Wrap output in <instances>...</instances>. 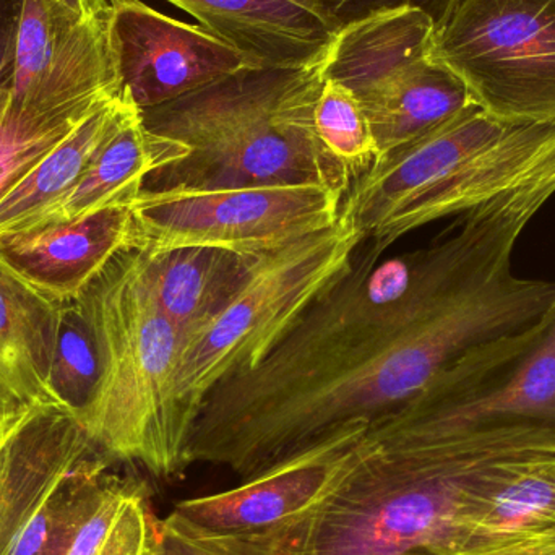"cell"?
Returning <instances> with one entry per match:
<instances>
[{
  "mask_svg": "<svg viewBox=\"0 0 555 555\" xmlns=\"http://www.w3.org/2000/svg\"><path fill=\"white\" fill-rule=\"evenodd\" d=\"M554 194L555 175L514 189L403 256L364 241L257 367L208 393L191 466L262 475L400 410L472 349L534 325L555 281L515 276L512 254Z\"/></svg>",
  "mask_w": 555,
  "mask_h": 555,
  "instance_id": "cell-1",
  "label": "cell"
},
{
  "mask_svg": "<svg viewBox=\"0 0 555 555\" xmlns=\"http://www.w3.org/2000/svg\"><path fill=\"white\" fill-rule=\"evenodd\" d=\"M551 453V427L434 429L387 414L369 424L345 481L294 528L296 554L481 555L541 541H492L482 515L508 479Z\"/></svg>",
  "mask_w": 555,
  "mask_h": 555,
  "instance_id": "cell-2",
  "label": "cell"
},
{
  "mask_svg": "<svg viewBox=\"0 0 555 555\" xmlns=\"http://www.w3.org/2000/svg\"><path fill=\"white\" fill-rule=\"evenodd\" d=\"M325 57L302 68H244L142 111L149 130L188 149L181 162L153 172L145 189L315 184L345 201L351 178L315 130Z\"/></svg>",
  "mask_w": 555,
  "mask_h": 555,
  "instance_id": "cell-3",
  "label": "cell"
},
{
  "mask_svg": "<svg viewBox=\"0 0 555 555\" xmlns=\"http://www.w3.org/2000/svg\"><path fill=\"white\" fill-rule=\"evenodd\" d=\"M74 302L98 351L96 385L78 414L88 436L113 462L181 479L194 427L178 397L185 343L159 307L139 253L120 254Z\"/></svg>",
  "mask_w": 555,
  "mask_h": 555,
  "instance_id": "cell-4",
  "label": "cell"
},
{
  "mask_svg": "<svg viewBox=\"0 0 555 555\" xmlns=\"http://www.w3.org/2000/svg\"><path fill=\"white\" fill-rule=\"evenodd\" d=\"M555 175V120L508 122L472 103L378 159L352 182L341 211L375 249Z\"/></svg>",
  "mask_w": 555,
  "mask_h": 555,
  "instance_id": "cell-5",
  "label": "cell"
},
{
  "mask_svg": "<svg viewBox=\"0 0 555 555\" xmlns=\"http://www.w3.org/2000/svg\"><path fill=\"white\" fill-rule=\"evenodd\" d=\"M362 243L361 231L341 211L333 227L259 257L243 289L185 346L178 397L194 424L208 393L257 367L310 304L349 269Z\"/></svg>",
  "mask_w": 555,
  "mask_h": 555,
  "instance_id": "cell-6",
  "label": "cell"
},
{
  "mask_svg": "<svg viewBox=\"0 0 555 555\" xmlns=\"http://www.w3.org/2000/svg\"><path fill=\"white\" fill-rule=\"evenodd\" d=\"M430 57L508 122L555 120V0H453Z\"/></svg>",
  "mask_w": 555,
  "mask_h": 555,
  "instance_id": "cell-7",
  "label": "cell"
},
{
  "mask_svg": "<svg viewBox=\"0 0 555 555\" xmlns=\"http://www.w3.org/2000/svg\"><path fill=\"white\" fill-rule=\"evenodd\" d=\"M343 198L315 184L149 191L132 204L135 250L215 247L262 256L333 227Z\"/></svg>",
  "mask_w": 555,
  "mask_h": 555,
  "instance_id": "cell-8",
  "label": "cell"
},
{
  "mask_svg": "<svg viewBox=\"0 0 555 555\" xmlns=\"http://www.w3.org/2000/svg\"><path fill=\"white\" fill-rule=\"evenodd\" d=\"M390 414L434 429H555V300L534 325L466 352Z\"/></svg>",
  "mask_w": 555,
  "mask_h": 555,
  "instance_id": "cell-9",
  "label": "cell"
},
{
  "mask_svg": "<svg viewBox=\"0 0 555 555\" xmlns=\"http://www.w3.org/2000/svg\"><path fill=\"white\" fill-rule=\"evenodd\" d=\"M367 427H351L236 488L178 502L171 514L201 533L218 537H256L296 527L354 468Z\"/></svg>",
  "mask_w": 555,
  "mask_h": 555,
  "instance_id": "cell-10",
  "label": "cell"
},
{
  "mask_svg": "<svg viewBox=\"0 0 555 555\" xmlns=\"http://www.w3.org/2000/svg\"><path fill=\"white\" fill-rule=\"evenodd\" d=\"M109 41L120 93L142 111L257 68L202 26L163 15L142 0H111Z\"/></svg>",
  "mask_w": 555,
  "mask_h": 555,
  "instance_id": "cell-11",
  "label": "cell"
},
{
  "mask_svg": "<svg viewBox=\"0 0 555 555\" xmlns=\"http://www.w3.org/2000/svg\"><path fill=\"white\" fill-rule=\"evenodd\" d=\"M119 94L109 10L78 22L54 0H23L12 81L16 106L52 113Z\"/></svg>",
  "mask_w": 555,
  "mask_h": 555,
  "instance_id": "cell-12",
  "label": "cell"
},
{
  "mask_svg": "<svg viewBox=\"0 0 555 555\" xmlns=\"http://www.w3.org/2000/svg\"><path fill=\"white\" fill-rule=\"evenodd\" d=\"M98 455L65 404H41L0 426V555H12L48 499Z\"/></svg>",
  "mask_w": 555,
  "mask_h": 555,
  "instance_id": "cell-13",
  "label": "cell"
},
{
  "mask_svg": "<svg viewBox=\"0 0 555 555\" xmlns=\"http://www.w3.org/2000/svg\"><path fill=\"white\" fill-rule=\"evenodd\" d=\"M126 250H135L132 205L0 236L2 259L62 306L77 300Z\"/></svg>",
  "mask_w": 555,
  "mask_h": 555,
  "instance_id": "cell-14",
  "label": "cell"
},
{
  "mask_svg": "<svg viewBox=\"0 0 555 555\" xmlns=\"http://www.w3.org/2000/svg\"><path fill=\"white\" fill-rule=\"evenodd\" d=\"M257 68L322 61L341 26L319 0H166Z\"/></svg>",
  "mask_w": 555,
  "mask_h": 555,
  "instance_id": "cell-15",
  "label": "cell"
},
{
  "mask_svg": "<svg viewBox=\"0 0 555 555\" xmlns=\"http://www.w3.org/2000/svg\"><path fill=\"white\" fill-rule=\"evenodd\" d=\"M64 306L39 293L0 256V426L41 404H64L51 367Z\"/></svg>",
  "mask_w": 555,
  "mask_h": 555,
  "instance_id": "cell-16",
  "label": "cell"
},
{
  "mask_svg": "<svg viewBox=\"0 0 555 555\" xmlns=\"http://www.w3.org/2000/svg\"><path fill=\"white\" fill-rule=\"evenodd\" d=\"M184 156L188 149L181 142L149 130L142 109L133 103L77 185L29 230L72 223L107 208L132 205L153 172Z\"/></svg>",
  "mask_w": 555,
  "mask_h": 555,
  "instance_id": "cell-17",
  "label": "cell"
},
{
  "mask_svg": "<svg viewBox=\"0 0 555 555\" xmlns=\"http://www.w3.org/2000/svg\"><path fill=\"white\" fill-rule=\"evenodd\" d=\"M137 253L159 307L185 346L227 309L260 257L215 247Z\"/></svg>",
  "mask_w": 555,
  "mask_h": 555,
  "instance_id": "cell-18",
  "label": "cell"
},
{
  "mask_svg": "<svg viewBox=\"0 0 555 555\" xmlns=\"http://www.w3.org/2000/svg\"><path fill=\"white\" fill-rule=\"evenodd\" d=\"M436 23L423 10H388L339 29L323 64L326 80L362 98L433 48Z\"/></svg>",
  "mask_w": 555,
  "mask_h": 555,
  "instance_id": "cell-19",
  "label": "cell"
},
{
  "mask_svg": "<svg viewBox=\"0 0 555 555\" xmlns=\"http://www.w3.org/2000/svg\"><path fill=\"white\" fill-rule=\"evenodd\" d=\"M358 100L371 124L378 159L475 103L465 83L430 54Z\"/></svg>",
  "mask_w": 555,
  "mask_h": 555,
  "instance_id": "cell-20",
  "label": "cell"
},
{
  "mask_svg": "<svg viewBox=\"0 0 555 555\" xmlns=\"http://www.w3.org/2000/svg\"><path fill=\"white\" fill-rule=\"evenodd\" d=\"M133 101L126 93L94 107L16 188L0 201V236L29 230L80 181Z\"/></svg>",
  "mask_w": 555,
  "mask_h": 555,
  "instance_id": "cell-21",
  "label": "cell"
},
{
  "mask_svg": "<svg viewBox=\"0 0 555 555\" xmlns=\"http://www.w3.org/2000/svg\"><path fill=\"white\" fill-rule=\"evenodd\" d=\"M159 534L145 486L113 473L65 555H158Z\"/></svg>",
  "mask_w": 555,
  "mask_h": 555,
  "instance_id": "cell-22",
  "label": "cell"
},
{
  "mask_svg": "<svg viewBox=\"0 0 555 555\" xmlns=\"http://www.w3.org/2000/svg\"><path fill=\"white\" fill-rule=\"evenodd\" d=\"M104 101L36 113L13 103L12 87L3 90L0 93V201Z\"/></svg>",
  "mask_w": 555,
  "mask_h": 555,
  "instance_id": "cell-23",
  "label": "cell"
},
{
  "mask_svg": "<svg viewBox=\"0 0 555 555\" xmlns=\"http://www.w3.org/2000/svg\"><path fill=\"white\" fill-rule=\"evenodd\" d=\"M315 130L323 149L345 168L352 182L378 159L377 143L361 101L338 81H323L315 106Z\"/></svg>",
  "mask_w": 555,
  "mask_h": 555,
  "instance_id": "cell-24",
  "label": "cell"
},
{
  "mask_svg": "<svg viewBox=\"0 0 555 555\" xmlns=\"http://www.w3.org/2000/svg\"><path fill=\"white\" fill-rule=\"evenodd\" d=\"M98 380L93 333L77 302L65 304L51 367V387L61 403L80 414Z\"/></svg>",
  "mask_w": 555,
  "mask_h": 555,
  "instance_id": "cell-25",
  "label": "cell"
},
{
  "mask_svg": "<svg viewBox=\"0 0 555 555\" xmlns=\"http://www.w3.org/2000/svg\"><path fill=\"white\" fill-rule=\"evenodd\" d=\"M158 555H297L294 528L256 537H218L189 527L175 515L162 520Z\"/></svg>",
  "mask_w": 555,
  "mask_h": 555,
  "instance_id": "cell-26",
  "label": "cell"
},
{
  "mask_svg": "<svg viewBox=\"0 0 555 555\" xmlns=\"http://www.w3.org/2000/svg\"><path fill=\"white\" fill-rule=\"evenodd\" d=\"M319 2L343 28L349 23L359 22L375 13L404 9V7L423 10L437 25L449 12L453 0H319Z\"/></svg>",
  "mask_w": 555,
  "mask_h": 555,
  "instance_id": "cell-27",
  "label": "cell"
},
{
  "mask_svg": "<svg viewBox=\"0 0 555 555\" xmlns=\"http://www.w3.org/2000/svg\"><path fill=\"white\" fill-rule=\"evenodd\" d=\"M23 0H0V93L12 87Z\"/></svg>",
  "mask_w": 555,
  "mask_h": 555,
  "instance_id": "cell-28",
  "label": "cell"
},
{
  "mask_svg": "<svg viewBox=\"0 0 555 555\" xmlns=\"http://www.w3.org/2000/svg\"><path fill=\"white\" fill-rule=\"evenodd\" d=\"M78 22L96 18L111 9V0H54Z\"/></svg>",
  "mask_w": 555,
  "mask_h": 555,
  "instance_id": "cell-29",
  "label": "cell"
},
{
  "mask_svg": "<svg viewBox=\"0 0 555 555\" xmlns=\"http://www.w3.org/2000/svg\"><path fill=\"white\" fill-rule=\"evenodd\" d=\"M553 543H555V538L553 540L530 541V543L515 544V546L502 547V550L481 555H530Z\"/></svg>",
  "mask_w": 555,
  "mask_h": 555,
  "instance_id": "cell-30",
  "label": "cell"
},
{
  "mask_svg": "<svg viewBox=\"0 0 555 555\" xmlns=\"http://www.w3.org/2000/svg\"><path fill=\"white\" fill-rule=\"evenodd\" d=\"M530 555H555V543L550 546L543 547V550L537 551V553Z\"/></svg>",
  "mask_w": 555,
  "mask_h": 555,
  "instance_id": "cell-31",
  "label": "cell"
},
{
  "mask_svg": "<svg viewBox=\"0 0 555 555\" xmlns=\"http://www.w3.org/2000/svg\"><path fill=\"white\" fill-rule=\"evenodd\" d=\"M65 553H67V551L54 550V551H48V553H42V554H39V555H65Z\"/></svg>",
  "mask_w": 555,
  "mask_h": 555,
  "instance_id": "cell-32",
  "label": "cell"
}]
</instances>
